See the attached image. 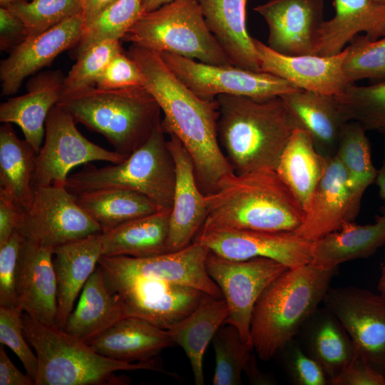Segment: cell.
I'll list each match as a JSON object with an SVG mask.
<instances>
[{"mask_svg":"<svg viewBox=\"0 0 385 385\" xmlns=\"http://www.w3.org/2000/svg\"><path fill=\"white\" fill-rule=\"evenodd\" d=\"M361 205L351 186L347 173L337 154L327 158L323 175L304 211L299 237L315 241L354 221Z\"/></svg>","mask_w":385,"mask_h":385,"instance_id":"17","label":"cell"},{"mask_svg":"<svg viewBox=\"0 0 385 385\" xmlns=\"http://www.w3.org/2000/svg\"><path fill=\"white\" fill-rule=\"evenodd\" d=\"M193 242L225 258L245 260L265 257L289 268L312 261L313 241L294 232H270L202 225Z\"/></svg>","mask_w":385,"mask_h":385,"instance_id":"15","label":"cell"},{"mask_svg":"<svg viewBox=\"0 0 385 385\" xmlns=\"http://www.w3.org/2000/svg\"><path fill=\"white\" fill-rule=\"evenodd\" d=\"M375 183L379 188L381 198L385 200V155L382 160L381 166L378 170Z\"/></svg>","mask_w":385,"mask_h":385,"instance_id":"54","label":"cell"},{"mask_svg":"<svg viewBox=\"0 0 385 385\" xmlns=\"http://www.w3.org/2000/svg\"><path fill=\"white\" fill-rule=\"evenodd\" d=\"M6 8L22 21L28 37L41 34L81 13L78 0L21 1Z\"/></svg>","mask_w":385,"mask_h":385,"instance_id":"42","label":"cell"},{"mask_svg":"<svg viewBox=\"0 0 385 385\" xmlns=\"http://www.w3.org/2000/svg\"><path fill=\"white\" fill-rule=\"evenodd\" d=\"M210 31L235 66L261 71L246 25L247 0H196Z\"/></svg>","mask_w":385,"mask_h":385,"instance_id":"26","label":"cell"},{"mask_svg":"<svg viewBox=\"0 0 385 385\" xmlns=\"http://www.w3.org/2000/svg\"><path fill=\"white\" fill-rule=\"evenodd\" d=\"M245 372L251 382L256 384H270V381L259 370L255 356L252 358Z\"/></svg>","mask_w":385,"mask_h":385,"instance_id":"53","label":"cell"},{"mask_svg":"<svg viewBox=\"0 0 385 385\" xmlns=\"http://www.w3.org/2000/svg\"><path fill=\"white\" fill-rule=\"evenodd\" d=\"M21 317L24 335L38 357L35 385H125L130 379L116 372L168 373L158 356L133 362L111 359L55 325L41 323L24 312Z\"/></svg>","mask_w":385,"mask_h":385,"instance_id":"5","label":"cell"},{"mask_svg":"<svg viewBox=\"0 0 385 385\" xmlns=\"http://www.w3.org/2000/svg\"><path fill=\"white\" fill-rule=\"evenodd\" d=\"M125 53L137 64L143 86L163 113L164 131L175 135L188 150L201 191L212 192L220 180L234 173L218 140L216 99L205 100L194 93L158 53L132 44Z\"/></svg>","mask_w":385,"mask_h":385,"instance_id":"1","label":"cell"},{"mask_svg":"<svg viewBox=\"0 0 385 385\" xmlns=\"http://www.w3.org/2000/svg\"><path fill=\"white\" fill-rule=\"evenodd\" d=\"M261 71L278 76L299 90L337 96L349 84L342 65L345 48L334 56H288L254 38Z\"/></svg>","mask_w":385,"mask_h":385,"instance_id":"20","label":"cell"},{"mask_svg":"<svg viewBox=\"0 0 385 385\" xmlns=\"http://www.w3.org/2000/svg\"><path fill=\"white\" fill-rule=\"evenodd\" d=\"M57 104L125 156L143 145L162 120L159 105L143 86L116 89L91 86L62 96Z\"/></svg>","mask_w":385,"mask_h":385,"instance_id":"6","label":"cell"},{"mask_svg":"<svg viewBox=\"0 0 385 385\" xmlns=\"http://www.w3.org/2000/svg\"><path fill=\"white\" fill-rule=\"evenodd\" d=\"M85 29L81 13L36 36L28 37L14 48L0 64L1 93H17L24 80L50 64L65 50L73 47Z\"/></svg>","mask_w":385,"mask_h":385,"instance_id":"18","label":"cell"},{"mask_svg":"<svg viewBox=\"0 0 385 385\" xmlns=\"http://www.w3.org/2000/svg\"><path fill=\"white\" fill-rule=\"evenodd\" d=\"M162 125L140 148L118 163L97 168L89 163L66 181L73 194L108 188L133 190L148 197L158 210H170L175 185V165Z\"/></svg>","mask_w":385,"mask_h":385,"instance_id":"7","label":"cell"},{"mask_svg":"<svg viewBox=\"0 0 385 385\" xmlns=\"http://www.w3.org/2000/svg\"><path fill=\"white\" fill-rule=\"evenodd\" d=\"M227 317L225 300L205 293L193 311L165 329L173 343L180 346L187 355L196 385L205 383V350Z\"/></svg>","mask_w":385,"mask_h":385,"instance_id":"30","label":"cell"},{"mask_svg":"<svg viewBox=\"0 0 385 385\" xmlns=\"http://www.w3.org/2000/svg\"><path fill=\"white\" fill-rule=\"evenodd\" d=\"M175 0H143L142 14L155 10Z\"/></svg>","mask_w":385,"mask_h":385,"instance_id":"55","label":"cell"},{"mask_svg":"<svg viewBox=\"0 0 385 385\" xmlns=\"http://www.w3.org/2000/svg\"><path fill=\"white\" fill-rule=\"evenodd\" d=\"M37 153L24 139L16 135L11 123L0 128V190L26 210L34 199L32 180Z\"/></svg>","mask_w":385,"mask_h":385,"instance_id":"35","label":"cell"},{"mask_svg":"<svg viewBox=\"0 0 385 385\" xmlns=\"http://www.w3.org/2000/svg\"><path fill=\"white\" fill-rule=\"evenodd\" d=\"M217 136L236 174L275 170L296 121L280 96L259 100L220 95Z\"/></svg>","mask_w":385,"mask_h":385,"instance_id":"2","label":"cell"},{"mask_svg":"<svg viewBox=\"0 0 385 385\" xmlns=\"http://www.w3.org/2000/svg\"><path fill=\"white\" fill-rule=\"evenodd\" d=\"M204 225L270 232H294L304 210L275 170L260 169L224 177L205 195Z\"/></svg>","mask_w":385,"mask_h":385,"instance_id":"3","label":"cell"},{"mask_svg":"<svg viewBox=\"0 0 385 385\" xmlns=\"http://www.w3.org/2000/svg\"><path fill=\"white\" fill-rule=\"evenodd\" d=\"M103 256L101 232L53 249L57 283L56 326L63 329L76 298Z\"/></svg>","mask_w":385,"mask_h":385,"instance_id":"25","label":"cell"},{"mask_svg":"<svg viewBox=\"0 0 385 385\" xmlns=\"http://www.w3.org/2000/svg\"><path fill=\"white\" fill-rule=\"evenodd\" d=\"M125 317L121 302L108 287L98 265L84 284L63 330L87 342Z\"/></svg>","mask_w":385,"mask_h":385,"instance_id":"32","label":"cell"},{"mask_svg":"<svg viewBox=\"0 0 385 385\" xmlns=\"http://www.w3.org/2000/svg\"><path fill=\"white\" fill-rule=\"evenodd\" d=\"M335 271L309 263L288 269L265 289L250 321L252 346L261 360H270L295 339L322 302Z\"/></svg>","mask_w":385,"mask_h":385,"instance_id":"4","label":"cell"},{"mask_svg":"<svg viewBox=\"0 0 385 385\" xmlns=\"http://www.w3.org/2000/svg\"><path fill=\"white\" fill-rule=\"evenodd\" d=\"M170 210H158L101 232L103 255L148 257L169 252Z\"/></svg>","mask_w":385,"mask_h":385,"instance_id":"33","label":"cell"},{"mask_svg":"<svg viewBox=\"0 0 385 385\" xmlns=\"http://www.w3.org/2000/svg\"><path fill=\"white\" fill-rule=\"evenodd\" d=\"M335 14L317 31L313 54L340 53L360 32L371 40L385 36V3L375 0H334Z\"/></svg>","mask_w":385,"mask_h":385,"instance_id":"24","label":"cell"},{"mask_svg":"<svg viewBox=\"0 0 385 385\" xmlns=\"http://www.w3.org/2000/svg\"><path fill=\"white\" fill-rule=\"evenodd\" d=\"M21 1H26V0H0V5H1V7H6L11 4Z\"/></svg>","mask_w":385,"mask_h":385,"instance_id":"57","label":"cell"},{"mask_svg":"<svg viewBox=\"0 0 385 385\" xmlns=\"http://www.w3.org/2000/svg\"><path fill=\"white\" fill-rule=\"evenodd\" d=\"M81 14L85 20V27L99 14L117 0H78Z\"/></svg>","mask_w":385,"mask_h":385,"instance_id":"52","label":"cell"},{"mask_svg":"<svg viewBox=\"0 0 385 385\" xmlns=\"http://www.w3.org/2000/svg\"><path fill=\"white\" fill-rule=\"evenodd\" d=\"M366 130L359 123L346 122L342 128L337 152L355 195L361 201L366 188L375 183L378 172L371 160Z\"/></svg>","mask_w":385,"mask_h":385,"instance_id":"37","label":"cell"},{"mask_svg":"<svg viewBox=\"0 0 385 385\" xmlns=\"http://www.w3.org/2000/svg\"><path fill=\"white\" fill-rule=\"evenodd\" d=\"M103 276L126 317L145 319L163 329L188 315L205 294L193 287L143 277Z\"/></svg>","mask_w":385,"mask_h":385,"instance_id":"14","label":"cell"},{"mask_svg":"<svg viewBox=\"0 0 385 385\" xmlns=\"http://www.w3.org/2000/svg\"><path fill=\"white\" fill-rule=\"evenodd\" d=\"M345 50L342 68L349 83L362 79L385 81V36L371 40L366 35L356 36Z\"/></svg>","mask_w":385,"mask_h":385,"instance_id":"41","label":"cell"},{"mask_svg":"<svg viewBox=\"0 0 385 385\" xmlns=\"http://www.w3.org/2000/svg\"><path fill=\"white\" fill-rule=\"evenodd\" d=\"M327 158L318 153L302 128L292 132L275 169L297 197L304 210L324 171Z\"/></svg>","mask_w":385,"mask_h":385,"instance_id":"34","label":"cell"},{"mask_svg":"<svg viewBox=\"0 0 385 385\" xmlns=\"http://www.w3.org/2000/svg\"><path fill=\"white\" fill-rule=\"evenodd\" d=\"M98 354L125 361L158 356L174 343L165 329L136 317H125L87 342Z\"/></svg>","mask_w":385,"mask_h":385,"instance_id":"27","label":"cell"},{"mask_svg":"<svg viewBox=\"0 0 385 385\" xmlns=\"http://www.w3.org/2000/svg\"><path fill=\"white\" fill-rule=\"evenodd\" d=\"M120 41L214 65H232L207 26L196 0H175L143 13Z\"/></svg>","mask_w":385,"mask_h":385,"instance_id":"8","label":"cell"},{"mask_svg":"<svg viewBox=\"0 0 385 385\" xmlns=\"http://www.w3.org/2000/svg\"><path fill=\"white\" fill-rule=\"evenodd\" d=\"M0 385H35L34 380L22 373L0 346Z\"/></svg>","mask_w":385,"mask_h":385,"instance_id":"51","label":"cell"},{"mask_svg":"<svg viewBox=\"0 0 385 385\" xmlns=\"http://www.w3.org/2000/svg\"><path fill=\"white\" fill-rule=\"evenodd\" d=\"M28 38L22 21L6 7L0 8V48L9 52Z\"/></svg>","mask_w":385,"mask_h":385,"instance_id":"50","label":"cell"},{"mask_svg":"<svg viewBox=\"0 0 385 385\" xmlns=\"http://www.w3.org/2000/svg\"><path fill=\"white\" fill-rule=\"evenodd\" d=\"M123 51L120 40H106L88 48L76 58V62L65 76L62 96L95 86L111 59Z\"/></svg>","mask_w":385,"mask_h":385,"instance_id":"43","label":"cell"},{"mask_svg":"<svg viewBox=\"0 0 385 385\" xmlns=\"http://www.w3.org/2000/svg\"><path fill=\"white\" fill-rule=\"evenodd\" d=\"M205 264L227 305L225 324L235 327L242 339L252 346L250 321L254 307L265 289L289 268L269 258L235 260L210 251Z\"/></svg>","mask_w":385,"mask_h":385,"instance_id":"11","label":"cell"},{"mask_svg":"<svg viewBox=\"0 0 385 385\" xmlns=\"http://www.w3.org/2000/svg\"><path fill=\"white\" fill-rule=\"evenodd\" d=\"M297 128L309 135L319 153L324 158L337 154L341 133L346 121L334 96L297 90L280 96Z\"/></svg>","mask_w":385,"mask_h":385,"instance_id":"28","label":"cell"},{"mask_svg":"<svg viewBox=\"0 0 385 385\" xmlns=\"http://www.w3.org/2000/svg\"><path fill=\"white\" fill-rule=\"evenodd\" d=\"M53 249L26 240L20 250L16 278L17 307L31 318L56 326L57 283Z\"/></svg>","mask_w":385,"mask_h":385,"instance_id":"21","label":"cell"},{"mask_svg":"<svg viewBox=\"0 0 385 385\" xmlns=\"http://www.w3.org/2000/svg\"><path fill=\"white\" fill-rule=\"evenodd\" d=\"M385 244V209L373 223H344L334 232L313 241L311 264L333 270L345 262L372 256Z\"/></svg>","mask_w":385,"mask_h":385,"instance_id":"29","label":"cell"},{"mask_svg":"<svg viewBox=\"0 0 385 385\" xmlns=\"http://www.w3.org/2000/svg\"><path fill=\"white\" fill-rule=\"evenodd\" d=\"M158 53L183 83L205 100L213 101L220 95L264 100L299 90L269 73L205 63L170 53Z\"/></svg>","mask_w":385,"mask_h":385,"instance_id":"9","label":"cell"},{"mask_svg":"<svg viewBox=\"0 0 385 385\" xmlns=\"http://www.w3.org/2000/svg\"><path fill=\"white\" fill-rule=\"evenodd\" d=\"M24 237L15 231L0 245V306L17 307L16 278L18 260Z\"/></svg>","mask_w":385,"mask_h":385,"instance_id":"46","label":"cell"},{"mask_svg":"<svg viewBox=\"0 0 385 385\" xmlns=\"http://www.w3.org/2000/svg\"><path fill=\"white\" fill-rule=\"evenodd\" d=\"M26 210L0 190V245L20 227Z\"/></svg>","mask_w":385,"mask_h":385,"instance_id":"49","label":"cell"},{"mask_svg":"<svg viewBox=\"0 0 385 385\" xmlns=\"http://www.w3.org/2000/svg\"><path fill=\"white\" fill-rule=\"evenodd\" d=\"M284 351V365L291 381L297 385H327L329 381L321 366L292 339Z\"/></svg>","mask_w":385,"mask_h":385,"instance_id":"45","label":"cell"},{"mask_svg":"<svg viewBox=\"0 0 385 385\" xmlns=\"http://www.w3.org/2000/svg\"><path fill=\"white\" fill-rule=\"evenodd\" d=\"M64 78L59 71L39 73L28 81L26 93L0 106V121L19 126L37 153L44 140L48 113L61 98Z\"/></svg>","mask_w":385,"mask_h":385,"instance_id":"23","label":"cell"},{"mask_svg":"<svg viewBox=\"0 0 385 385\" xmlns=\"http://www.w3.org/2000/svg\"><path fill=\"white\" fill-rule=\"evenodd\" d=\"M143 0H117L87 25L73 46L76 58L96 43L121 40L142 14Z\"/></svg>","mask_w":385,"mask_h":385,"instance_id":"39","label":"cell"},{"mask_svg":"<svg viewBox=\"0 0 385 385\" xmlns=\"http://www.w3.org/2000/svg\"><path fill=\"white\" fill-rule=\"evenodd\" d=\"M381 132H382L383 133L385 134V128L384 130H382Z\"/></svg>","mask_w":385,"mask_h":385,"instance_id":"59","label":"cell"},{"mask_svg":"<svg viewBox=\"0 0 385 385\" xmlns=\"http://www.w3.org/2000/svg\"><path fill=\"white\" fill-rule=\"evenodd\" d=\"M225 325L212 339L215 356L212 384L240 385L242 373L254 356L251 353L253 349L242 339L235 327Z\"/></svg>","mask_w":385,"mask_h":385,"instance_id":"40","label":"cell"},{"mask_svg":"<svg viewBox=\"0 0 385 385\" xmlns=\"http://www.w3.org/2000/svg\"><path fill=\"white\" fill-rule=\"evenodd\" d=\"M74 195L77 204L100 225L102 232L158 210L145 195L128 189H101Z\"/></svg>","mask_w":385,"mask_h":385,"instance_id":"36","label":"cell"},{"mask_svg":"<svg viewBox=\"0 0 385 385\" xmlns=\"http://www.w3.org/2000/svg\"><path fill=\"white\" fill-rule=\"evenodd\" d=\"M384 295H385V294H384Z\"/></svg>","mask_w":385,"mask_h":385,"instance_id":"60","label":"cell"},{"mask_svg":"<svg viewBox=\"0 0 385 385\" xmlns=\"http://www.w3.org/2000/svg\"><path fill=\"white\" fill-rule=\"evenodd\" d=\"M334 98L346 121L359 123L366 130L385 128V81L369 86L349 83Z\"/></svg>","mask_w":385,"mask_h":385,"instance_id":"38","label":"cell"},{"mask_svg":"<svg viewBox=\"0 0 385 385\" xmlns=\"http://www.w3.org/2000/svg\"><path fill=\"white\" fill-rule=\"evenodd\" d=\"M168 148L175 165V185L170 215L169 252L190 245L207 218L205 194L198 186L192 160L180 140L168 134Z\"/></svg>","mask_w":385,"mask_h":385,"instance_id":"22","label":"cell"},{"mask_svg":"<svg viewBox=\"0 0 385 385\" xmlns=\"http://www.w3.org/2000/svg\"><path fill=\"white\" fill-rule=\"evenodd\" d=\"M378 2H381V3H385V0H375Z\"/></svg>","mask_w":385,"mask_h":385,"instance_id":"58","label":"cell"},{"mask_svg":"<svg viewBox=\"0 0 385 385\" xmlns=\"http://www.w3.org/2000/svg\"><path fill=\"white\" fill-rule=\"evenodd\" d=\"M34 192L32 203L18 230L25 239L54 249L102 232L65 186L50 185L36 188Z\"/></svg>","mask_w":385,"mask_h":385,"instance_id":"12","label":"cell"},{"mask_svg":"<svg viewBox=\"0 0 385 385\" xmlns=\"http://www.w3.org/2000/svg\"><path fill=\"white\" fill-rule=\"evenodd\" d=\"M322 302L347 332L356 354L385 375V295L352 286L329 287Z\"/></svg>","mask_w":385,"mask_h":385,"instance_id":"13","label":"cell"},{"mask_svg":"<svg viewBox=\"0 0 385 385\" xmlns=\"http://www.w3.org/2000/svg\"><path fill=\"white\" fill-rule=\"evenodd\" d=\"M377 289L382 294H385V265L381 269V274L378 282Z\"/></svg>","mask_w":385,"mask_h":385,"instance_id":"56","label":"cell"},{"mask_svg":"<svg viewBox=\"0 0 385 385\" xmlns=\"http://www.w3.org/2000/svg\"><path fill=\"white\" fill-rule=\"evenodd\" d=\"M299 334L302 337L301 346L321 366L329 384L356 355L347 332L325 307L314 312Z\"/></svg>","mask_w":385,"mask_h":385,"instance_id":"31","label":"cell"},{"mask_svg":"<svg viewBox=\"0 0 385 385\" xmlns=\"http://www.w3.org/2000/svg\"><path fill=\"white\" fill-rule=\"evenodd\" d=\"M143 86V77L137 64L122 51L106 67L96 86L102 89H116Z\"/></svg>","mask_w":385,"mask_h":385,"instance_id":"47","label":"cell"},{"mask_svg":"<svg viewBox=\"0 0 385 385\" xmlns=\"http://www.w3.org/2000/svg\"><path fill=\"white\" fill-rule=\"evenodd\" d=\"M23 312L15 306H0V342L9 346L21 361L26 374L35 381L38 361L24 335Z\"/></svg>","mask_w":385,"mask_h":385,"instance_id":"44","label":"cell"},{"mask_svg":"<svg viewBox=\"0 0 385 385\" xmlns=\"http://www.w3.org/2000/svg\"><path fill=\"white\" fill-rule=\"evenodd\" d=\"M71 115L58 104L49 111L45 136L37 153L34 189L50 185L65 186L69 171L92 161L118 163L128 156L106 150L86 138Z\"/></svg>","mask_w":385,"mask_h":385,"instance_id":"10","label":"cell"},{"mask_svg":"<svg viewBox=\"0 0 385 385\" xmlns=\"http://www.w3.org/2000/svg\"><path fill=\"white\" fill-rule=\"evenodd\" d=\"M331 385H385V375L356 354Z\"/></svg>","mask_w":385,"mask_h":385,"instance_id":"48","label":"cell"},{"mask_svg":"<svg viewBox=\"0 0 385 385\" xmlns=\"http://www.w3.org/2000/svg\"><path fill=\"white\" fill-rule=\"evenodd\" d=\"M269 29L267 46L288 56L313 54L324 0H270L254 7Z\"/></svg>","mask_w":385,"mask_h":385,"instance_id":"19","label":"cell"},{"mask_svg":"<svg viewBox=\"0 0 385 385\" xmlns=\"http://www.w3.org/2000/svg\"><path fill=\"white\" fill-rule=\"evenodd\" d=\"M209 251L204 245L192 242L180 250L148 257L103 255L98 265L105 274L163 280L193 287L222 299L220 289L206 270Z\"/></svg>","mask_w":385,"mask_h":385,"instance_id":"16","label":"cell"}]
</instances>
